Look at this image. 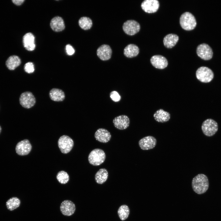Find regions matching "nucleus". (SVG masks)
Wrapping results in <instances>:
<instances>
[{"mask_svg":"<svg viewBox=\"0 0 221 221\" xmlns=\"http://www.w3.org/2000/svg\"><path fill=\"white\" fill-rule=\"evenodd\" d=\"M192 186L193 191L199 194L205 192L209 188V183L207 176L204 174H199L192 179Z\"/></svg>","mask_w":221,"mask_h":221,"instance_id":"1","label":"nucleus"},{"mask_svg":"<svg viewBox=\"0 0 221 221\" xmlns=\"http://www.w3.org/2000/svg\"><path fill=\"white\" fill-rule=\"evenodd\" d=\"M180 23L184 29L189 31L194 29L196 26V21L194 15L189 12H185L181 15Z\"/></svg>","mask_w":221,"mask_h":221,"instance_id":"2","label":"nucleus"},{"mask_svg":"<svg viewBox=\"0 0 221 221\" xmlns=\"http://www.w3.org/2000/svg\"><path fill=\"white\" fill-rule=\"evenodd\" d=\"M106 157L103 150L100 149H95L92 150L89 154L88 160L91 165L98 166L104 161Z\"/></svg>","mask_w":221,"mask_h":221,"instance_id":"3","label":"nucleus"},{"mask_svg":"<svg viewBox=\"0 0 221 221\" xmlns=\"http://www.w3.org/2000/svg\"><path fill=\"white\" fill-rule=\"evenodd\" d=\"M196 76L197 79L201 82L207 83L212 80L214 74L210 68L202 66L196 70Z\"/></svg>","mask_w":221,"mask_h":221,"instance_id":"4","label":"nucleus"},{"mask_svg":"<svg viewBox=\"0 0 221 221\" xmlns=\"http://www.w3.org/2000/svg\"><path fill=\"white\" fill-rule=\"evenodd\" d=\"M218 128V126L217 122L211 118L205 120L201 126L203 133L208 137L213 136L217 131Z\"/></svg>","mask_w":221,"mask_h":221,"instance_id":"5","label":"nucleus"},{"mask_svg":"<svg viewBox=\"0 0 221 221\" xmlns=\"http://www.w3.org/2000/svg\"><path fill=\"white\" fill-rule=\"evenodd\" d=\"M58 147L61 152L66 154L70 151L72 149L74 142L69 137L64 135L60 137L58 142Z\"/></svg>","mask_w":221,"mask_h":221,"instance_id":"6","label":"nucleus"},{"mask_svg":"<svg viewBox=\"0 0 221 221\" xmlns=\"http://www.w3.org/2000/svg\"><path fill=\"white\" fill-rule=\"evenodd\" d=\"M19 102L23 107L29 108L35 105L36 99L31 92L26 91L21 95L19 98Z\"/></svg>","mask_w":221,"mask_h":221,"instance_id":"7","label":"nucleus"},{"mask_svg":"<svg viewBox=\"0 0 221 221\" xmlns=\"http://www.w3.org/2000/svg\"><path fill=\"white\" fill-rule=\"evenodd\" d=\"M197 55L204 60H208L212 58L213 52L211 47L207 44L203 43L199 45L196 48Z\"/></svg>","mask_w":221,"mask_h":221,"instance_id":"8","label":"nucleus"},{"mask_svg":"<svg viewBox=\"0 0 221 221\" xmlns=\"http://www.w3.org/2000/svg\"><path fill=\"white\" fill-rule=\"evenodd\" d=\"M122 28L126 34L129 35H133L139 31L140 26L137 21L134 20H129L123 23Z\"/></svg>","mask_w":221,"mask_h":221,"instance_id":"9","label":"nucleus"},{"mask_svg":"<svg viewBox=\"0 0 221 221\" xmlns=\"http://www.w3.org/2000/svg\"><path fill=\"white\" fill-rule=\"evenodd\" d=\"M32 145L29 140L24 139L17 143L15 147L16 153L20 156L28 155L32 149Z\"/></svg>","mask_w":221,"mask_h":221,"instance_id":"10","label":"nucleus"},{"mask_svg":"<svg viewBox=\"0 0 221 221\" xmlns=\"http://www.w3.org/2000/svg\"><path fill=\"white\" fill-rule=\"evenodd\" d=\"M156 144V139L151 136L145 137L141 139L138 142L139 147L143 150L152 149L155 147Z\"/></svg>","mask_w":221,"mask_h":221,"instance_id":"11","label":"nucleus"},{"mask_svg":"<svg viewBox=\"0 0 221 221\" xmlns=\"http://www.w3.org/2000/svg\"><path fill=\"white\" fill-rule=\"evenodd\" d=\"M114 126L117 129L123 130L127 128L130 123V120L128 116L122 115L115 117L113 120Z\"/></svg>","mask_w":221,"mask_h":221,"instance_id":"12","label":"nucleus"},{"mask_svg":"<svg viewBox=\"0 0 221 221\" xmlns=\"http://www.w3.org/2000/svg\"><path fill=\"white\" fill-rule=\"evenodd\" d=\"M159 2L157 0H145L141 5L142 9L148 13L156 12L159 9Z\"/></svg>","mask_w":221,"mask_h":221,"instance_id":"13","label":"nucleus"},{"mask_svg":"<svg viewBox=\"0 0 221 221\" xmlns=\"http://www.w3.org/2000/svg\"><path fill=\"white\" fill-rule=\"evenodd\" d=\"M76 206L71 201L66 200L63 201L60 206V211L65 216H70L73 215L76 210Z\"/></svg>","mask_w":221,"mask_h":221,"instance_id":"14","label":"nucleus"},{"mask_svg":"<svg viewBox=\"0 0 221 221\" xmlns=\"http://www.w3.org/2000/svg\"><path fill=\"white\" fill-rule=\"evenodd\" d=\"M150 62L155 68L159 69H164L168 65L167 59L160 55H155L152 56L150 59Z\"/></svg>","mask_w":221,"mask_h":221,"instance_id":"15","label":"nucleus"},{"mask_svg":"<svg viewBox=\"0 0 221 221\" xmlns=\"http://www.w3.org/2000/svg\"><path fill=\"white\" fill-rule=\"evenodd\" d=\"M112 51L110 47L107 45H103L97 49V54L102 60H107L111 58Z\"/></svg>","mask_w":221,"mask_h":221,"instance_id":"16","label":"nucleus"},{"mask_svg":"<svg viewBox=\"0 0 221 221\" xmlns=\"http://www.w3.org/2000/svg\"><path fill=\"white\" fill-rule=\"evenodd\" d=\"M22 42L24 47L28 51H32L35 48V37L31 33L25 34L23 37Z\"/></svg>","mask_w":221,"mask_h":221,"instance_id":"17","label":"nucleus"},{"mask_svg":"<svg viewBox=\"0 0 221 221\" xmlns=\"http://www.w3.org/2000/svg\"><path fill=\"white\" fill-rule=\"evenodd\" d=\"M94 136L96 140L103 143L108 142L111 138L110 132L107 129L102 128L98 129Z\"/></svg>","mask_w":221,"mask_h":221,"instance_id":"18","label":"nucleus"},{"mask_svg":"<svg viewBox=\"0 0 221 221\" xmlns=\"http://www.w3.org/2000/svg\"><path fill=\"white\" fill-rule=\"evenodd\" d=\"M50 25L53 30L57 32L62 31L65 27L63 19L59 16L55 17L52 19Z\"/></svg>","mask_w":221,"mask_h":221,"instance_id":"19","label":"nucleus"},{"mask_svg":"<svg viewBox=\"0 0 221 221\" xmlns=\"http://www.w3.org/2000/svg\"><path fill=\"white\" fill-rule=\"evenodd\" d=\"M21 63L20 58L17 56L13 55L9 56L6 62V65L10 70H13L19 66Z\"/></svg>","mask_w":221,"mask_h":221,"instance_id":"20","label":"nucleus"},{"mask_svg":"<svg viewBox=\"0 0 221 221\" xmlns=\"http://www.w3.org/2000/svg\"><path fill=\"white\" fill-rule=\"evenodd\" d=\"M179 40L177 35L174 34H169L165 37L163 39L164 46L168 48H171L173 47Z\"/></svg>","mask_w":221,"mask_h":221,"instance_id":"21","label":"nucleus"},{"mask_svg":"<svg viewBox=\"0 0 221 221\" xmlns=\"http://www.w3.org/2000/svg\"><path fill=\"white\" fill-rule=\"evenodd\" d=\"M155 120L160 122H165L168 121L170 118V114L162 109L157 110L154 114Z\"/></svg>","mask_w":221,"mask_h":221,"instance_id":"22","label":"nucleus"},{"mask_svg":"<svg viewBox=\"0 0 221 221\" xmlns=\"http://www.w3.org/2000/svg\"><path fill=\"white\" fill-rule=\"evenodd\" d=\"M139 52V48L138 46L134 44H130L124 48V54L128 58H132L137 56Z\"/></svg>","mask_w":221,"mask_h":221,"instance_id":"23","label":"nucleus"},{"mask_svg":"<svg viewBox=\"0 0 221 221\" xmlns=\"http://www.w3.org/2000/svg\"><path fill=\"white\" fill-rule=\"evenodd\" d=\"M50 99L55 101H63L65 97L64 92L61 89L54 88L52 89L49 93Z\"/></svg>","mask_w":221,"mask_h":221,"instance_id":"24","label":"nucleus"},{"mask_svg":"<svg viewBox=\"0 0 221 221\" xmlns=\"http://www.w3.org/2000/svg\"><path fill=\"white\" fill-rule=\"evenodd\" d=\"M108 176V172L107 169L104 168L101 169L95 175V181L98 184H103L106 181Z\"/></svg>","mask_w":221,"mask_h":221,"instance_id":"25","label":"nucleus"},{"mask_svg":"<svg viewBox=\"0 0 221 221\" xmlns=\"http://www.w3.org/2000/svg\"><path fill=\"white\" fill-rule=\"evenodd\" d=\"M21 201L17 197H12L8 200L6 203L7 209L12 211L18 208L20 205Z\"/></svg>","mask_w":221,"mask_h":221,"instance_id":"26","label":"nucleus"},{"mask_svg":"<svg viewBox=\"0 0 221 221\" xmlns=\"http://www.w3.org/2000/svg\"><path fill=\"white\" fill-rule=\"evenodd\" d=\"M130 212L129 207L126 205L121 206L118 210V214L120 219L124 221L128 217Z\"/></svg>","mask_w":221,"mask_h":221,"instance_id":"27","label":"nucleus"},{"mask_svg":"<svg viewBox=\"0 0 221 221\" xmlns=\"http://www.w3.org/2000/svg\"><path fill=\"white\" fill-rule=\"evenodd\" d=\"M78 23L80 28L85 30L90 29L92 25L91 20L90 18L86 17H81L79 20Z\"/></svg>","mask_w":221,"mask_h":221,"instance_id":"28","label":"nucleus"},{"mask_svg":"<svg viewBox=\"0 0 221 221\" xmlns=\"http://www.w3.org/2000/svg\"><path fill=\"white\" fill-rule=\"evenodd\" d=\"M56 178L61 184H66L69 180V176L67 172L64 171L59 172L57 174Z\"/></svg>","mask_w":221,"mask_h":221,"instance_id":"29","label":"nucleus"},{"mask_svg":"<svg viewBox=\"0 0 221 221\" xmlns=\"http://www.w3.org/2000/svg\"><path fill=\"white\" fill-rule=\"evenodd\" d=\"M25 71L27 73L30 74L33 73L34 71V65L32 62L26 63L24 66Z\"/></svg>","mask_w":221,"mask_h":221,"instance_id":"30","label":"nucleus"},{"mask_svg":"<svg viewBox=\"0 0 221 221\" xmlns=\"http://www.w3.org/2000/svg\"><path fill=\"white\" fill-rule=\"evenodd\" d=\"M111 99L114 102H117L121 99V96L116 91H112L110 94Z\"/></svg>","mask_w":221,"mask_h":221,"instance_id":"31","label":"nucleus"},{"mask_svg":"<svg viewBox=\"0 0 221 221\" xmlns=\"http://www.w3.org/2000/svg\"><path fill=\"white\" fill-rule=\"evenodd\" d=\"M66 50L67 54L69 56L73 55L75 52L74 48L69 44H68L66 45Z\"/></svg>","mask_w":221,"mask_h":221,"instance_id":"32","label":"nucleus"},{"mask_svg":"<svg viewBox=\"0 0 221 221\" xmlns=\"http://www.w3.org/2000/svg\"><path fill=\"white\" fill-rule=\"evenodd\" d=\"M24 0H12V2L16 6H19L22 5L24 2Z\"/></svg>","mask_w":221,"mask_h":221,"instance_id":"33","label":"nucleus"},{"mask_svg":"<svg viewBox=\"0 0 221 221\" xmlns=\"http://www.w3.org/2000/svg\"><path fill=\"white\" fill-rule=\"evenodd\" d=\"M2 130V129L1 126H0V134H1Z\"/></svg>","mask_w":221,"mask_h":221,"instance_id":"34","label":"nucleus"}]
</instances>
